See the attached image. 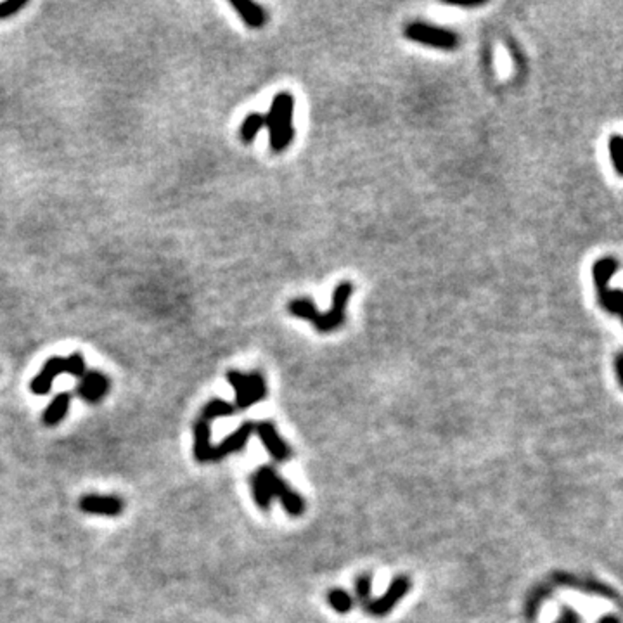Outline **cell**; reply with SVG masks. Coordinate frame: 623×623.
Returning <instances> with one entry per match:
<instances>
[{
  "instance_id": "cell-1",
  "label": "cell",
  "mask_w": 623,
  "mask_h": 623,
  "mask_svg": "<svg viewBox=\"0 0 623 623\" xmlns=\"http://www.w3.org/2000/svg\"><path fill=\"white\" fill-rule=\"evenodd\" d=\"M354 295V284L348 281L339 282L332 291L331 308L327 312H319L312 298H295L288 303V312L296 319L312 322L319 332H331L342 327L347 319V307Z\"/></svg>"
},
{
  "instance_id": "cell-2",
  "label": "cell",
  "mask_w": 623,
  "mask_h": 623,
  "mask_svg": "<svg viewBox=\"0 0 623 623\" xmlns=\"http://www.w3.org/2000/svg\"><path fill=\"white\" fill-rule=\"evenodd\" d=\"M293 116H295V97L289 92H279L274 97L269 113L265 115L270 149L274 152H282L291 146L295 139Z\"/></svg>"
},
{
  "instance_id": "cell-3",
  "label": "cell",
  "mask_w": 623,
  "mask_h": 623,
  "mask_svg": "<svg viewBox=\"0 0 623 623\" xmlns=\"http://www.w3.org/2000/svg\"><path fill=\"white\" fill-rule=\"evenodd\" d=\"M620 269V262L613 257H602L593 265V281L597 291L599 305L614 317H620L623 293L622 289H611L610 282Z\"/></svg>"
},
{
  "instance_id": "cell-4",
  "label": "cell",
  "mask_w": 623,
  "mask_h": 623,
  "mask_svg": "<svg viewBox=\"0 0 623 623\" xmlns=\"http://www.w3.org/2000/svg\"><path fill=\"white\" fill-rule=\"evenodd\" d=\"M227 379L236 393V403H234L236 410L249 409L254 403L262 402L267 397V383L260 372L254 371L245 374L239 371H229Z\"/></svg>"
},
{
  "instance_id": "cell-5",
  "label": "cell",
  "mask_w": 623,
  "mask_h": 623,
  "mask_svg": "<svg viewBox=\"0 0 623 623\" xmlns=\"http://www.w3.org/2000/svg\"><path fill=\"white\" fill-rule=\"evenodd\" d=\"M409 40L438 50H456L459 47V35L449 28L430 25V23L414 21L403 30Z\"/></svg>"
},
{
  "instance_id": "cell-6",
  "label": "cell",
  "mask_w": 623,
  "mask_h": 623,
  "mask_svg": "<svg viewBox=\"0 0 623 623\" xmlns=\"http://www.w3.org/2000/svg\"><path fill=\"white\" fill-rule=\"evenodd\" d=\"M265 476H267L270 493H272V499L277 495V499L281 500L284 509L288 511V515L291 516H300L303 512L305 504L301 500V497L298 495L295 490H291L286 485V481L274 471L270 466H265Z\"/></svg>"
},
{
  "instance_id": "cell-7",
  "label": "cell",
  "mask_w": 623,
  "mask_h": 623,
  "mask_svg": "<svg viewBox=\"0 0 623 623\" xmlns=\"http://www.w3.org/2000/svg\"><path fill=\"white\" fill-rule=\"evenodd\" d=\"M109 379L104 372L101 371H87L80 378V383L77 386V395L82 400L89 403H99L108 395L109 391Z\"/></svg>"
},
{
  "instance_id": "cell-8",
  "label": "cell",
  "mask_w": 623,
  "mask_h": 623,
  "mask_svg": "<svg viewBox=\"0 0 623 623\" xmlns=\"http://www.w3.org/2000/svg\"><path fill=\"white\" fill-rule=\"evenodd\" d=\"M125 503L118 495H97L89 493L80 499V509L92 516H120L123 512Z\"/></svg>"
},
{
  "instance_id": "cell-9",
  "label": "cell",
  "mask_w": 623,
  "mask_h": 623,
  "mask_svg": "<svg viewBox=\"0 0 623 623\" xmlns=\"http://www.w3.org/2000/svg\"><path fill=\"white\" fill-rule=\"evenodd\" d=\"M409 587H410L409 578L397 577L393 582H391L390 589L386 590L385 595H381L379 599L371 601L369 605H367V611H369L371 614H374V617H383V614L390 613V611L393 610V606L407 594Z\"/></svg>"
},
{
  "instance_id": "cell-10",
  "label": "cell",
  "mask_w": 623,
  "mask_h": 623,
  "mask_svg": "<svg viewBox=\"0 0 623 623\" xmlns=\"http://www.w3.org/2000/svg\"><path fill=\"white\" fill-rule=\"evenodd\" d=\"M62 372H66L64 357H50L45 362V366L42 367V371L31 379V391L35 395H47L50 391V388H52L54 379L62 374Z\"/></svg>"
},
{
  "instance_id": "cell-11",
  "label": "cell",
  "mask_w": 623,
  "mask_h": 623,
  "mask_svg": "<svg viewBox=\"0 0 623 623\" xmlns=\"http://www.w3.org/2000/svg\"><path fill=\"white\" fill-rule=\"evenodd\" d=\"M253 431H254L253 422H245V425H241V428L234 431L232 434H229L222 444H218L217 447L211 449L210 461H220L225 456H229V454L239 452V450L245 449V445L248 444Z\"/></svg>"
},
{
  "instance_id": "cell-12",
  "label": "cell",
  "mask_w": 623,
  "mask_h": 623,
  "mask_svg": "<svg viewBox=\"0 0 623 623\" xmlns=\"http://www.w3.org/2000/svg\"><path fill=\"white\" fill-rule=\"evenodd\" d=\"M254 431L258 433V438L262 440V444L265 445V449L269 450L270 456L276 461H286L289 457V447L286 445V442L282 440L277 433L276 426L272 422L264 421L260 425H254Z\"/></svg>"
},
{
  "instance_id": "cell-13",
  "label": "cell",
  "mask_w": 623,
  "mask_h": 623,
  "mask_svg": "<svg viewBox=\"0 0 623 623\" xmlns=\"http://www.w3.org/2000/svg\"><path fill=\"white\" fill-rule=\"evenodd\" d=\"M230 6L232 9L236 11L239 14V18L245 21L246 26L249 28L258 30V28H264L269 21V16L267 11L264 9L262 6L258 4L252 2V0H230Z\"/></svg>"
},
{
  "instance_id": "cell-14",
  "label": "cell",
  "mask_w": 623,
  "mask_h": 623,
  "mask_svg": "<svg viewBox=\"0 0 623 623\" xmlns=\"http://www.w3.org/2000/svg\"><path fill=\"white\" fill-rule=\"evenodd\" d=\"M211 422L205 421V419L199 417L194 422V457L199 462H208L211 457Z\"/></svg>"
},
{
  "instance_id": "cell-15",
  "label": "cell",
  "mask_w": 623,
  "mask_h": 623,
  "mask_svg": "<svg viewBox=\"0 0 623 623\" xmlns=\"http://www.w3.org/2000/svg\"><path fill=\"white\" fill-rule=\"evenodd\" d=\"M69 405H72V395L69 393H60L52 398V402L47 405L44 415H42V422L45 426H56L60 425L62 419L68 414Z\"/></svg>"
},
{
  "instance_id": "cell-16",
  "label": "cell",
  "mask_w": 623,
  "mask_h": 623,
  "mask_svg": "<svg viewBox=\"0 0 623 623\" xmlns=\"http://www.w3.org/2000/svg\"><path fill=\"white\" fill-rule=\"evenodd\" d=\"M252 490L254 503H257L258 507L267 511L270 507V503H272V493H270L267 476H265V466L264 468H258L252 476Z\"/></svg>"
},
{
  "instance_id": "cell-17",
  "label": "cell",
  "mask_w": 623,
  "mask_h": 623,
  "mask_svg": "<svg viewBox=\"0 0 623 623\" xmlns=\"http://www.w3.org/2000/svg\"><path fill=\"white\" fill-rule=\"evenodd\" d=\"M234 412H236V407H234L232 403L220 400V398H213V400L208 402L206 405L203 407L201 415H199V417L205 419V421H208V422H211L213 419H218V417H229V415H232Z\"/></svg>"
},
{
  "instance_id": "cell-18",
  "label": "cell",
  "mask_w": 623,
  "mask_h": 623,
  "mask_svg": "<svg viewBox=\"0 0 623 623\" xmlns=\"http://www.w3.org/2000/svg\"><path fill=\"white\" fill-rule=\"evenodd\" d=\"M265 127V115L262 113H249L242 121L241 128H239V135H241L242 142L249 144L253 142L254 137L258 135V132Z\"/></svg>"
},
{
  "instance_id": "cell-19",
  "label": "cell",
  "mask_w": 623,
  "mask_h": 623,
  "mask_svg": "<svg viewBox=\"0 0 623 623\" xmlns=\"http://www.w3.org/2000/svg\"><path fill=\"white\" fill-rule=\"evenodd\" d=\"M327 601L332 608L338 611V613H348V611L352 610V606H354V599H352V595H348L342 589L331 590L327 595Z\"/></svg>"
},
{
  "instance_id": "cell-20",
  "label": "cell",
  "mask_w": 623,
  "mask_h": 623,
  "mask_svg": "<svg viewBox=\"0 0 623 623\" xmlns=\"http://www.w3.org/2000/svg\"><path fill=\"white\" fill-rule=\"evenodd\" d=\"M622 149H623V139H622V135H620V134L611 135V137H610V140H608L610 159H611V163H613L614 172H617L618 175H622V159H620Z\"/></svg>"
},
{
  "instance_id": "cell-21",
  "label": "cell",
  "mask_w": 623,
  "mask_h": 623,
  "mask_svg": "<svg viewBox=\"0 0 623 623\" xmlns=\"http://www.w3.org/2000/svg\"><path fill=\"white\" fill-rule=\"evenodd\" d=\"M66 372L74 376V378H82V376L87 372V366H85V359L80 354H72L66 357Z\"/></svg>"
},
{
  "instance_id": "cell-22",
  "label": "cell",
  "mask_w": 623,
  "mask_h": 623,
  "mask_svg": "<svg viewBox=\"0 0 623 623\" xmlns=\"http://www.w3.org/2000/svg\"><path fill=\"white\" fill-rule=\"evenodd\" d=\"M26 0H6V2H0V19H7L11 16L26 7Z\"/></svg>"
},
{
  "instance_id": "cell-23",
  "label": "cell",
  "mask_w": 623,
  "mask_h": 623,
  "mask_svg": "<svg viewBox=\"0 0 623 623\" xmlns=\"http://www.w3.org/2000/svg\"><path fill=\"white\" fill-rule=\"evenodd\" d=\"M357 597L366 601L367 597L371 595V577L369 575H362L359 580H357Z\"/></svg>"
},
{
  "instance_id": "cell-24",
  "label": "cell",
  "mask_w": 623,
  "mask_h": 623,
  "mask_svg": "<svg viewBox=\"0 0 623 623\" xmlns=\"http://www.w3.org/2000/svg\"><path fill=\"white\" fill-rule=\"evenodd\" d=\"M559 623H578V618H577V614L573 613V611L564 610L563 611V618H561V620H559Z\"/></svg>"
},
{
  "instance_id": "cell-25",
  "label": "cell",
  "mask_w": 623,
  "mask_h": 623,
  "mask_svg": "<svg viewBox=\"0 0 623 623\" xmlns=\"http://www.w3.org/2000/svg\"><path fill=\"white\" fill-rule=\"evenodd\" d=\"M622 366H623V357H622V354H618L617 360H614V371H617V379H618V383H620V386H622V376H623Z\"/></svg>"
},
{
  "instance_id": "cell-26",
  "label": "cell",
  "mask_w": 623,
  "mask_h": 623,
  "mask_svg": "<svg viewBox=\"0 0 623 623\" xmlns=\"http://www.w3.org/2000/svg\"><path fill=\"white\" fill-rule=\"evenodd\" d=\"M599 623H620V622H618V618H614V617H606V618H602V620Z\"/></svg>"
}]
</instances>
